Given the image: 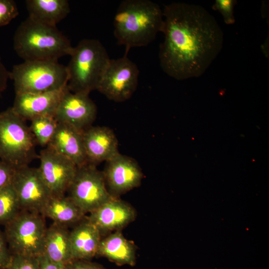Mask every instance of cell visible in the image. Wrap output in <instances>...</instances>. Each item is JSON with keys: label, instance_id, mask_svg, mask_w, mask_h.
I'll list each match as a JSON object with an SVG mask.
<instances>
[{"label": "cell", "instance_id": "obj_1", "mask_svg": "<svg viewBox=\"0 0 269 269\" xmlns=\"http://www.w3.org/2000/svg\"><path fill=\"white\" fill-rule=\"evenodd\" d=\"M162 11L164 39L159 51L161 68L178 80L201 76L223 48L222 28L199 5L174 2Z\"/></svg>", "mask_w": 269, "mask_h": 269}, {"label": "cell", "instance_id": "obj_2", "mask_svg": "<svg viewBox=\"0 0 269 269\" xmlns=\"http://www.w3.org/2000/svg\"><path fill=\"white\" fill-rule=\"evenodd\" d=\"M163 11L149 0H125L120 4L114 17V33L126 51L146 46L154 40L163 27Z\"/></svg>", "mask_w": 269, "mask_h": 269}, {"label": "cell", "instance_id": "obj_3", "mask_svg": "<svg viewBox=\"0 0 269 269\" xmlns=\"http://www.w3.org/2000/svg\"><path fill=\"white\" fill-rule=\"evenodd\" d=\"M13 48L24 61L58 60L70 55L73 47L56 26L48 25L27 17L17 27Z\"/></svg>", "mask_w": 269, "mask_h": 269}, {"label": "cell", "instance_id": "obj_4", "mask_svg": "<svg viewBox=\"0 0 269 269\" xmlns=\"http://www.w3.org/2000/svg\"><path fill=\"white\" fill-rule=\"evenodd\" d=\"M67 67V88L75 93L89 95L97 90L111 59L102 43L84 39L73 47Z\"/></svg>", "mask_w": 269, "mask_h": 269}, {"label": "cell", "instance_id": "obj_5", "mask_svg": "<svg viewBox=\"0 0 269 269\" xmlns=\"http://www.w3.org/2000/svg\"><path fill=\"white\" fill-rule=\"evenodd\" d=\"M25 121L11 107L0 113V160L15 169L37 156V143Z\"/></svg>", "mask_w": 269, "mask_h": 269}, {"label": "cell", "instance_id": "obj_6", "mask_svg": "<svg viewBox=\"0 0 269 269\" xmlns=\"http://www.w3.org/2000/svg\"><path fill=\"white\" fill-rule=\"evenodd\" d=\"M15 94H34L60 90L67 86L66 66L58 60L24 61L10 71Z\"/></svg>", "mask_w": 269, "mask_h": 269}, {"label": "cell", "instance_id": "obj_7", "mask_svg": "<svg viewBox=\"0 0 269 269\" xmlns=\"http://www.w3.org/2000/svg\"><path fill=\"white\" fill-rule=\"evenodd\" d=\"M41 214L21 210L4 226V235L12 255L39 257L47 227Z\"/></svg>", "mask_w": 269, "mask_h": 269}, {"label": "cell", "instance_id": "obj_8", "mask_svg": "<svg viewBox=\"0 0 269 269\" xmlns=\"http://www.w3.org/2000/svg\"><path fill=\"white\" fill-rule=\"evenodd\" d=\"M67 196L85 214L90 213L112 198L102 171L86 164L78 167Z\"/></svg>", "mask_w": 269, "mask_h": 269}, {"label": "cell", "instance_id": "obj_9", "mask_svg": "<svg viewBox=\"0 0 269 269\" xmlns=\"http://www.w3.org/2000/svg\"><path fill=\"white\" fill-rule=\"evenodd\" d=\"M138 77L137 65L125 54L111 59L97 90L110 100L124 102L136 90Z\"/></svg>", "mask_w": 269, "mask_h": 269}, {"label": "cell", "instance_id": "obj_10", "mask_svg": "<svg viewBox=\"0 0 269 269\" xmlns=\"http://www.w3.org/2000/svg\"><path fill=\"white\" fill-rule=\"evenodd\" d=\"M11 184L21 210L41 214L52 196L38 168L26 166L15 169Z\"/></svg>", "mask_w": 269, "mask_h": 269}, {"label": "cell", "instance_id": "obj_11", "mask_svg": "<svg viewBox=\"0 0 269 269\" xmlns=\"http://www.w3.org/2000/svg\"><path fill=\"white\" fill-rule=\"evenodd\" d=\"M40 174L52 196L65 195L77 169L71 160L49 147L38 156Z\"/></svg>", "mask_w": 269, "mask_h": 269}, {"label": "cell", "instance_id": "obj_12", "mask_svg": "<svg viewBox=\"0 0 269 269\" xmlns=\"http://www.w3.org/2000/svg\"><path fill=\"white\" fill-rule=\"evenodd\" d=\"M103 172L108 190L114 197L138 187L143 178L136 161L120 153L106 161Z\"/></svg>", "mask_w": 269, "mask_h": 269}, {"label": "cell", "instance_id": "obj_13", "mask_svg": "<svg viewBox=\"0 0 269 269\" xmlns=\"http://www.w3.org/2000/svg\"><path fill=\"white\" fill-rule=\"evenodd\" d=\"M97 113V107L88 94L72 93L68 89L59 102L54 117L58 123L84 132L91 126Z\"/></svg>", "mask_w": 269, "mask_h": 269}, {"label": "cell", "instance_id": "obj_14", "mask_svg": "<svg viewBox=\"0 0 269 269\" xmlns=\"http://www.w3.org/2000/svg\"><path fill=\"white\" fill-rule=\"evenodd\" d=\"M135 209L119 197H113L87 216L102 236L121 231L136 217Z\"/></svg>", "mask_w": 269, "mask_h": 269}, {"label": "cell", "instance_id": "obj_15", "mask_svg": "<svg viewBox=\"0 0 269 269\" xmlns=\"http://www.w3.org/2000/svg\"><path fill=\"white\" fill-rule=\"evenodd\" d=\"M67 86L60 90L34 94H15L14 112L24 120H31L40 116L54 115Z\"/></svg>", "mask_w": 269, "mask_h": 269}, {"label": "cell", "instance_id": "obj_16", "mask_svg": "<svg viewBox=\"0 0 269 269\" xmlns=\"http://www.w3.org/2000/svg\"><path fill=\"white\" fill-rule=\"evenodd\" d=\"M83 135L88 164L96 166L119 153L117 137L108 127L91 126Z\"/></svg>", "mask_w": 269, "mask_h": 269}, {"label": "cell", "instance_id": "obj_17", "mask_svg": "<svg viewBox=\"0 0 269 269\" xmlns=\"http://www.w3.org/2000/svg\"><path fill=\"white\" fill-rule=\"evenodd\" d=\"M83 134L68 125L58 123L47 146L71 160L77 167L82 166L88 164Z\"/></svg>", "mask_w": 269, "mask_h": 269}, {"label": "cell", "instance_id": "obj_18", "mask_svg": "<svg viewBox=\"0 0 269 269\" xmlns=\"http://www.w3.org/2000/svg\"><path fill=\"white\" fill-rule=\"evenodd\" d=\"M102 238L99 230L86 216L70 231L73 260L90 261L96 256Z\"/></svg>", "mask_w": 269, "mask_h": 269}, {"label": "cell", "instance_id": "obj_19", "mask_svg": "<svg viewBox=\"0 0 269 269\" xmlns=\"http://www.w3.org/2000/svg\"><path fill=\"white\" fill-rule=\"evenodd\" d=\"M136 252L135 244L118 231L102 237L96 256L106 258L117 265L134 266Z\"/></svg>", "mask_w": 269, "mask_h": 269}, {"label": "cell", "instance_id": "obj_20", "mask_svg": "<svg viewBox=\"0 0 269 269\" xmlns=\"http://www.w3.org/2000/svg\"><path fill=\"white\" fill-rule=\"evenodd\" d=\"M43 255L52 262L62 266L73 260L68 228L54 223L47 227Z\"/></svg>", "mask_w": 269, "mask_h": 269}, {"label": "cell", "instance_id": "obj_21", "mask_svg": "<svg viewBox=\"0 0 269 269\" xmlns=\"http://www.w3.org/2000/svg\"><path fill=\"white\" fill-rule=\"evenodd\" d=\"M41 214L53 223L68 228L74 227L86 214L67 196H51L43 207Z\"/></svg>", "mask_w": 269, "mask_h": 269}, {"label": "cell", "instance_id": "obj_22", "mask_svg": "<svg viewBox=\"0 0 269 269\" xmlns=\"http://www.w3.org/2000/svg\"><path fill=\"white\" fill-rule=\"evenodd\" d=\"M28 17L40 23L56 26L70 11L67 0H27Z\"/></svg>", "mask_w": 269, "mask_h": 269}, {"label": "cell", "instance_id": "obj_23", "mask_svg": "<svg viewBox=\"0 0 269 269\" xmlns=\"http://www.w3.org/2000/svg\"><path fill=\"white\" fill-rule=\"evenodd\" d=\"M29 127L37 144L47 147L53 137L58 122L54 115H46L35 118Z\"/></svg>", "mask_w": 269, "mask_h": 269}, {"label": "cell", "instance_id": "obj_24", "mask_svg": "<svg viewBox=\"0 0 269 269\" xmlns=\"http://www.w3.org/2000/svg\"><path fill=\"white\" fill-rule=\"evenodd\" d=\"M11 183L0 190V226H5L21 211Z\"/></svg>", "mask_w": 269, "mask_h": 269}, {"label": "cell", "instance_id": "obj_25", "mask_svg": "<svg viewBox=\"0 0 269 269\" xmlns=\"http://www.w3.org/2000/svg\"><path fill=\"white\" fill-rule=\"evenodd\" d=\"M5 269H40L39 257L12 255L11 261Z\"/></svg>", "mask_w": 269, "mask_h": 269}, {"label": "cell", "instance_id": "obj_26", "mask_svg": "<svg viewBox=\"0 0 269 269\" xmlns=\"http://www.w3.org/2000/svg\"><path fill=\"white\" fill-rule=\"evenodd\" d=\"M236 3L235 0H216L213 8L221 13L227 24H233L235 22L234 9Z\"/></svg>", "mask_w": 269, "mask_h": 269}, {"label": "cell", "instance_id": "obj_27", "mask_svg": "<svg viewBox=\"0 0 269 269\" xmlns=\"http://www.w3.org/2000/svg\"><path fill=\"white\" fill-rule=\"evenodd\" d=\"M19 14L14 0H0V27L8 24Z\"/></svg>", "mask_w": 269, "mask_h": 269}, {"label": "cell", "instance_id": "obj_28", "mask_svg": "<svg viewBox=\"0 0 269 269\" xmlns=\"http://www.w3.org/2000/svg\"><path fill=\"white\" fill-rule=\"evenodd\" d=\"M12 257L3 233L0 229V269H5Z\"/></svg>", "mask_w": 269, "mask_h": 269}, {"label": "cell", "instance_id": "obj_29", "mask_svg": "<svg viewBox=\"0 0 269 269\" xmlns=\"http://www.w3.org/2000/svg\"><path fill=\"white\" fill-rule=\"evenodd\" d=\"M15 169L0 160V190L10 184Z\"/></svg>", "mask_w": 269, "mask_h": 269}, {"label": "cell", "instance_id": "obj_30", "mask_svg": "<svg viewBox=\"0 0 269 269\" xmlns=\"http://www.w3.org/2000/svg\"><path fill=\"white\" fill-rule=\"evenodd\" d=\"M66 269H106L102 266L90 261L73 260L66 265Z\"/></svg>", "mask_w": 269, "mask_h": 269}, {"label": "cell", "instance_id": "obj_31", "mask_svg": "<svg viewBox=\"0 0 269 269\" xmlns=\"http://www.w3.org/2000/svg\"><path fill=\"white\" fill-rule=\"evenodd\" d=\"M9 73L10 71L7 70L0 56V93L4 91L7 87Z\"/></svg>", "mask_w": 269, "mask_h": 269}, {"label": "cell", "instance_id": "obj_32", "mask_svg": "<svg viewBox=\"0 0 269 269\" xmlns=\"http://www.w3.org/2000/svg\"><path fill=\"white\" fill-rule=\"evenodd\" d=\"M40 269H66L65 266L54 263L50 261L45 256L39 257Z\"/></svg>", "mask_w": 269, "mask_h": 269}]
</instances>
